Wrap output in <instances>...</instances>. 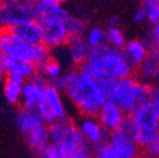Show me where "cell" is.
Wrapping results in <instances>:
<instances>
[{
    "label": "cell",
    "mask_w": 159,
    "mask_h": 158,
    "mask_svg": "<svg viewBox=\"0 0 159 158\" xmlns=\"http://www.w3.org/2000/svg\"><path fill=\"white\" fill-rule=\"evenodd\" d=\"M66 72L64 71L62 62L53 55H51L42 65L39 67V73L49 82V84L63 77Z\"/></svg>",
    "instance_id": "cell-21"
},
{
    "label": "cell",
    "mask_w": 159,
    "mask_h": 158,
    "mask_svg": "<svg viewBox=\"0 0 159 158\" xmlns=\"http://www.w3.org/2000/svg\"><path fill=\"white\" fill-rule=\"evenodd\" d=\"M77 126L80 131L82 132L85 139L89 142V144L92 147L107 142L108 139L109 133L99 123L97 117L82 116L77 123Z\"/></svg>",
    "instance_id": "cell-14"
},
{
    "label": "cell",
    "mask_w": 159,
    "mask_h": 158,
    "mask_svg": "<svg viewBox=\"0 0 159 158\" xmlns=\"http://www.w3.org/2000/svg\"><path fill=\"white\" fill-rule=\"evenodd\" d=\"M66 29L70 38H84L89 30L85 21L76 17H70L67 19Z\"/></svg>",
    "instance_id": "cell-26"
},
{
    "label": "cell",
    "mask_w": 159,
    "mask_h": 158,
    "mask_svg": "<svg viewBox=\"0 0 159 158\" xmlns=\"http://www.w3.org/2000/svg\"><path fill=\"white\" fill-rule=\"evenodd\" d=\"M25 143L29 146V148L34 153L41 151L45 146L50 144V136H49V126H44L42 128L38 129L34 133L25 136Z\"/></svg>",
    "instance_id": "cell-23"
},
{
    "label": "cell",
    "mask_w": 159,
    "mask_h": 158,
    "mask_svg": "<svg viewBox=\"0 0 159 158\" xmlns=\"http://www.w3.org/2000/svg\"><path fill=\"white\" fill-rule=\"evenodd\" d=\"M62 92L82 116L96 117L108 100L101 82L81 69L70 70L69 81Z\"/></svg>",
    "instance_id": "cell-1"
},
{
    "label": "cell",
    "mask_w": 159,
    "mask_h": 158,
    "mask_svg": "<svg viewBox=\"0 0 159 158\" xmlns=\"http://www.w3.org/2000/svg\"><path fill=\"white\" fill-rule=\"evenodd\" d=\"M158 121L159 115L149 102L137 109L133 114L127 115L122 128L128 131L137 145L143 148L159 135Z\"/></svg>",
    "instance_id": "cell-6"
},
{
    "label": "cell",
    "mask_w": 159,
    "mask_h": 158,
    "mask_svg": "<svg viewBox=\"0 0 159 158\" xmlns=\"http://www.w3.org/2000/svg\"><path fill=\"white\" fill-rule=\"evenodd\" d=\"M48 126L59 121L67 119V109L64 102V94L49 84L45 92L44 102L37 112Z\"/></svg>",
    "instance_id": "cell-7"
},
{
    "label": "cell",
    "mask_w": 159,
    "mask_h": 158,
    "mask_svg": "<svg viewBox=\"0 0 159 158\" xmlns=\"http://www.w3.org/2000/svg\"><path fill=\"white\" fill-rule=\"evenodd\" d=\"M31 19H34L32 6L0 0V29L15 30L18 26Z\"/></svg>",
    "instance_id": "cell-8"
},
{
    "label": "cell",
    "mask_w": 159,
    "mask_h": 158,
    "mask_svg": "<svg viewBox=\"0 0 159 158\" xmlns=\"http://www.w3.org/2000/svg\"><path fill=\"white\" fill-rule=\"evenodd\" d=\"M34 19L39 22L47 20H62L67 21L70 15L65 8L59 3L50 2L48 0H41L38 5L33 6Z\"/></svg>",
    "instance_id": "cell-15"
},
{
    "label": "cell",
    "mask_w": 159,
    "mask_h": 158,
    "mask_svg": "<svg viewBox=\"0 0 159 158\" xmlns=\"http://www.w3.org/2000/svg\"><path fill=\"white\" fill-rule=\"evenodd\" d=\"M2 92L5 100L9 104H11V105H21L22 83L7 77L2 83Z\"/></svg>",
    "instance_id": "cell-22"
},
{
    "label": "cell",
    "mask_w": 159,
    "mask_h": 158,
    "mask_svg": "<svg viewBox=\"0 0 159 158\" xmlns=\"http://www.w3.org/2000/svg\"><path fill=\"white\" fill-rule=\"evenodd\" d=\"M152 89L149 83L138 81L130 75L116 81L114 92L108 100L116 103L126 115H130L144 104L150 102Z\"/></svg>",
    "instance_id": "cell-5"
},
{
    "label": "cell",
    "mask_w": 159,
    "mask_h": 158,
    "mask_svg": "<svg viewBox=\"0 0 159 158\" xmlns=\"http://www.w3.org/2000/svg\"><path fill=\"white\" fill-rule=\"evenodd\" d=\"M138 74L144 82L150 83L155 81L159 73V49L152 50L138 67Z\"/></svg>",
    "instance_id": "cell-20"
},
{
    "label": "cell",
    "mask_w": 159,
    "mask_h": 158,
    "mask_svg": "<svg viewBox=\"0 0 159 158\" xmlns=\"http://www.w3.org/2000/svg\"><path fill=\"white\" fill-rule=\"evenodd\" d=\"M0 55L33 63L39 67L52 54L43 43L30 44L18 37L13 30L0 29Z\"/></svg>",
    "instance_id": "cell-4"
},
{
    "label": "cell",
    "mask_w": 159,
    "mask_h": 158,
    "mask_svg": "<svg viewBox=\"0 0 159 158\" xmlns=\"http://www.w3.org/2000/svg\"><path fill=\"white\" fill-rule=\"evenodd\" d=\"M79 158H94V156H93V154L91 153V154H86V155L81 156V157H79Z\"/></svg>",
    "instance_id": "cell-40"
},
{
    "label": "cell",
    "mask_w": 159,
    "mask_h": 158,
    "mask_svg": "<svg viewBox=\"0 0 159 158\" xmlns=\"http://www.w3.org/2000/svg\"><path fill=\"white\" fill-rule=\"evenodd\" d=\"M16 125L25 137L44 126H48L39 114L25 109H20V111L18 112L16 116Z\"/></svg>",
    "instance_id": "cell-17"
},
{
    "label": "cell",
    "mask_w": 159,
    "mask_h": 158,
    "mask_svg": "<svg viewBox=\"0 0 159 158\" xmlns=\"http://www.w3.org/2000/svg\"><path fill=\"white\" fill-rule=\"evenodd\" d=\"M38 158H63V156L57 146L50 143L42 151L38 153Z\"/></svg>",
    "instance_id": "cell-29"
},
{
    "label": "cell",
    "mask_w": 159,
    "mask_h": 158,
    "mask_svg": "<svg viewBox=\"0 0 159 158\" xmlns=\"http://www.w3.org/2000/svg\"><path fill=\"white\" fill-rule=\"evenodd\" d=\"M111 145L115 151L122 156V158H140L142 148L133 139L132 135L128 131L124 128H119L115 132L109 133L108 139Z\"/></svg>",
    "instance_id": "cell-11"
},
{
    "label": "cell",
    "mask_w": 159,
    "mask_h": 158,
    "mask_svg": "<svg viewBox=\"0 0 159 158\" xmlns=\"http://www.w3.org/2000/svg\"><path fill=\"white\" fill-rule=\"evenodd\" d=\"M48 86H49V82L40 73L25 82L22 84L21 109L37 113L44 102Z\"/></svg>",
    "instance_id": "cell-9"
},
{
    "label": "cell",
    "mask_w": 159,
    "mask_h": 158,
    "mask_svg": "<svg viewBox=\"0 0 159 158\" xmlns=\"http://www.w3.org/2000/svg\"><path fill=\"white\" fill-rule=\"evenodd\" d=\"M127 40L119 27H108L106 29V44L117 50H124Z\"/></svg>",
    "instance_id": "cell-25"
},
{
    "label": "cell",
    "mask_w": 159,
    "mask_h": 158,
    "mask_svg": "<svg viewBox=\"0 0 159 158\" xmlns=\"http://www.w3.org/2000/svg\"><path fill=\"white\" fill-rule=\"evenodd\" d=\"M84 39L91 50L103 47L106 44V30L103 29L102 27H98V26L89 28Z\"/></svg>",
    "instance_id": "cell-24"
},
{
    "label": "cell",
    "mask_w": 159,
    "mask_h": 158,
    "mask_svg": "<svg viewBox=\"0 0 159 158\" xmlns=\"http://www.w3.org/2000/svg\"><path fill=\"white\" fill-rule=\"evenodd\" d=\"M81 70L97 81H119L130 77L134 67L126 59L123 50H117L105 44L91 50L89 59Z\"/></svg>",
    "instance_id": "cell-2"
},
{
    "label": "cell",
    "mask_w": 159,
    "mask_h": 158,
    "mask_svg": "<svg viewBox=\"0 0 159 158\" xmlns=\"http://www.w3.org/2000/svg\"><path fill=\"white\" fill-rule=\"evenodd\" d=\"M48 1L53 3H59V5H63V2H64L65 0H48Z\"/></svg>",
    "instance_id": "cell-39"
},
{
    "label": "cell",
    "mask_w": 159,
    "mask_h": 158,
    "mask_svg": "<svg viewBox=\"0 0 159 158\" xmlns=\"http://www.w3.org/2000/svg\"><path fill=\"white\" fill-rule=\"evenodd\" d=\"M150 103L152 104V106L155 107L157 114L159 115V85H156V86H154V89H152Z\"/></svg>",
    "instance_id": "cell-33"
},
{
    "label": "cell",
    "mask_w": 159,
    "mask_h": 158,
    "mask_svg": "<svg viewBox=\"0 0 159 158\" xmlns=\"http://www.w3.org/2000/svg\"><path fill=\"white\" fill-rule=\"evenodd\" d=\"M148 9V15H147V21L152 25L159 21V3L158 5L152 6V7H147Z\"/></svg>",
    "instance_id": "cell-30"
},
{
    "label": "cell",
    "mask_w": 159,
    "mask_h": 158,
    "mask_svg": "<svg viewBox=\"0 0 159 158\" xmlns=\"http://www.w3.org/2000/svg\"><path fill=\"white\" fill-rule=\"evenodd\" d=\"M101 82V85H102L103 91L105 92V94L107 95V97H111L112 93L114 92L115 85H116V81L114 80H104V81H99Z\"/></svg>",
    "instance_id": "cell-31"
},
{
    "label": "cell",
    "mask_w": 159,
    "mask_h": 158,
    "mask_svg": "<svg viewBox=\"0 0 159 158\" xmlns=\"http://www.w3.org/2000/svg\"><path fill=\"white\" fill-rule=\"evenodd\" d=\"M92 154L94 158H122V156L115 151V148L108 142H104L93 147Z\"/></svg>",
    "instance_id": "cell-27"
},
{
    "label": "cell",
    "mask_w": 159,
    "mask_h": 158,
    "mask_svg": "<svg viewBox=\"0 0 159 158\" xmlns=\"http://www.w3.org/2000/svg\"><path fill=\"white\" fill-rule=\"evenodd\" d=\"M97 119L108 133L122 128L127 115L120 107L111 100H107L97 114Z\"/></svg>",
    "instance_id": "cell-13"
},
{
    "label": "cell",
    "mask_w": 159,
    "mask_h": 158,
    "mask_svg": "<svg viewBox=\"0 0 159 158\" xmlns=\"http://www.w3.org/2000/svg\"><path fill=\"white\" fill-rule=\"evenodd\" d=\"M147 15H148V9H147L146 6L143 5L135 11L134 19L137 22H144L147 20Z\"/></svg>",
    "instance_id": "cell-32"
},
{
    "label": "cell",
    "mask_w": 159,
    "mask_h": 158,
    "mask_svg": "<svg viewBox=\"0 0 159 158\" xmlns=\"http://www.w3.org/2000/svg\"><path fill=\"white\" fill-rule=\"evenodd\" d=\"M0 59L7 70V77L11 80L23 84L28 80L39 74V67L33 63L18 61L8 55H0Z\"/></svg>",
    "instance_id": "cell-12"
},
{
    "label": "cell",
    "mask_w": 159,
    "mask_h": 158,
    "mask_svg": "<svg viewBox=\"0 0 159 158\" xmlns=\"http://www.w3.org/2000/svg\"><path fill=\"white\" fill-rule=\"evenodd\" d=\"M119 23H120L119 17H117V16H112V17H109V19H108L109 27H118Z\"/></svg>",
    "instance_id": "cell-36"
},
{
    "label": "cell",
    "mask_w": 159,
    "mask_h": 158,
    "mask_svg": "<svg viewBox=\"0 0 159 158\" xmlns=\"http://www.w3.org/2000/svg\"><path fill=\"white\" fill-rule=\"evenodd\" d=\"M155 82L157 83V85H159V73L157 74V77H156V79H155Z\"/></svg>",
    "instance_id": "cell-41"
},
{
    "label": "cell",
    "mask_w": 159,
    "mask_h": 158,
    "mask_svg": "<svg viewBox=\"0 0 159 158\" xmlns=\"http://www.w3.org/2000/svg\"><path fill=\"white\" fill-rule=\"evenodd\" d=\"M9 1H13V2H23V3H27L29 6H35L41 1V0H9Z\"/></svg>",
    "instance_id": "cell-37"
},
{
    "label": "cell",
    "mask_w": 159,
    "mask_h": 158,
    "mask_svg": "<svg viewBox=\"0 0 159 158\" xmlns=\"http://www.w3.org/2000/svg\"><path fill=\"white\" fill-rule=\"evenodd\" d=\"M49 136L50 143L60 149L63 158H79L93 151L77 124L69 118L50 125Z\"/></svg>",
    "instance_id": "cell-3"
},
{
    "label": "cell",
    "mask_w": 159,
    "mask_h": 158,
    "mask_svg": "<svg viewBox=\"0 0 159 158\" xmlns=\"http://www.w3.org/2000/svg\"><path fill=\"white\" fill-rule=\"evenodd\" d=\"M13 31L18 37L30 44H41L42 43V27L39 21H37L35 19L28 20L22 25L18 26Z\"/></svg>",
    "instance_id": "cell-18"
},
{
    "label": "cell",
    "mask_w": 159,
    "mask_h": 158,
    "mask_svg": "<svg viewBox=\"0 0 159 158\" xmlns=\"http://www.w3.org/2000/svg\"><path fill=\"white\" fill-rule=\"evenodd\" d=\"M42 27V43L51 51L66 45L70 39L66 29V21L62 20H47L40 22Z\"/></svg>",
    "instance_id": "cell-10"
},
{
    "label": "cell",
    "mask_w": 159,
    "mask_h": 158,
    "mask_svg": "<svg viewBox=\"0 0 159 158\" xmlns=\"http://www.w3.org/2000/svg\"><path fill=\"white\" fill-rule=\"evenodd\" d=\"M65 50L69 61L75 67H80V69L86 63L91 52L84 38H70Z\"/></svg>",
    "instance_id": "cell-16"
},
{
    "label": "cell",
    "mask_w": 159,
    "mask_h": 158,
    "mask_svg": "<svg viewBox=\"0 0 159 158\" xmlns=\"http://www.w3.org/2000/svg\"><path fill=\"white\" fill-rule=\"evenodd\" d=\"M152 42H154L155 49H159V21L156 22L152 27V30L150 31Z\"/></svg>",
    "instance_id": "cell-34"
},
{
    "label": "cell",
    "mask_w": 159,
    "mask_h": 158,
    "mask_svg": "<svg viewBox=\"0 0 159 158\" xmlns=\"http://www.w3.org/2000/svg\"><path fill=\"white\" fill-rule=\"evenodd\" d=\"M6 79H7V70H6L1 59H0V83H3Z\"/></svg>",
    "instance_id": "cell-35"
},
{
    "label": "cell",
    "mask_w": 159,
    "mask_h": 158,
    "mask_svg": "<svg viewBox=\"0 0 159 158\" xmlns=\"http://www.w3.org/2000/svg\"><path fill=\"white\" fill-rule=\"evenodd\" d=\"M140 158H142V157H140Z\"/></svg>",
    "instance_id": "cell-44"
},
{
    "label": "cell",
    "mask_w": 159,
    "mask_h": 158,
    "mask_svg": "<svg viewBox=\"0 0 159 158\" xmlns=\"http://www.w3.org/2000/svg\"><path fill=\"white\" fill-rule=\"evenodd\" d=\"M158 131H159V121H158Z\"/></svg>",
    "instance_id": "cell-43"
},
{
    "label": "cell",
    "mask_w": 159,
    "mask_h": 158,
    "mask_svg": "<svg viewBox=\"0 0 159 158\" xmlns=\"http://www.w3.org/2000/svg\"><path fill=\"white\" fill-rule=\"evenodd\" d=\"M125 57L133 67H138L149 54V49L140 39H133L127 41L124 50Z\"/></svg>",
    "instance_id": "cell-19"
},
{
    "label": "cell",
    "mask_w": 159,
    "mask_h": 158,
    "mask_svg": "<svg viewBox=\"0 0 159 158\" xmlns=\"http://www.w3.org/2000/svg\"><path fill=\"white\" fill-rule=\"evenodd\" d=\"M132 1H134V2H136V1H138V0H132Z\"/></svg>",
    "instance_id": "cell-42"
},
{
    "label": "cell",
    "mask_w": 159,
    "mask_h": 158,
    "mask_svg": "<svg viewBox=\"0 0 159 158\" xmlns=\"http://www.w3.org/2000/svg\"><path fill=\"white\" fill-rule=\"evenodd\" d=\"M142 158H159V135L142 148Z\"/></svg>",
    "instance_id": "cell-28"
},
{
    "label": "cell",
    "mask_w": 159,
    "mask_h": 158,
    "mask_svg": "<svg viewBox=\"0 0 159 158\" xmlns=\"http://www.w3.org/2000/svg\"><path fill=\"white\" fill-rule=\"evenodd\" d=\"M142 1H143V5L146 6V7H152V6L158 5L159 3V0H142Z\"/></svg>",
    "instance_id": "cell-38"
}]
</instances>
